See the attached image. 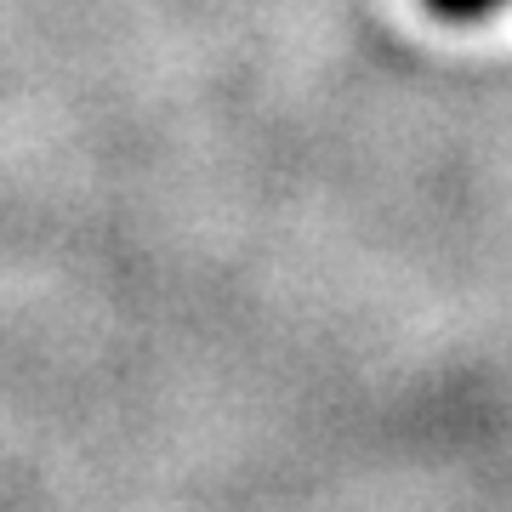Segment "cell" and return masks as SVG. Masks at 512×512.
<instances>
[{
	"label": "cell",
	"instance_id": "1",
	"mask_svg": "<svg viewBox=\"0 0 512 512\" xmlns=\"http://www.w3.org/2000/svg\"><path fill=\"white\" fill-rule=\"evenodd\" d=\"M427 12L439 23H478V18H495L501 6H512V0H421Z\"/></svg>",
	"mask_w": 512,
	"mask_h": 512
}]
</instances>
